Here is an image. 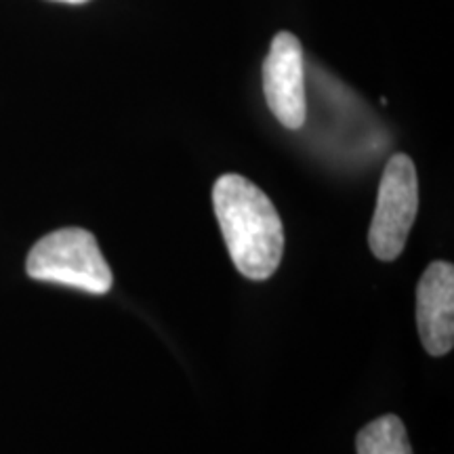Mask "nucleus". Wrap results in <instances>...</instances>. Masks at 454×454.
Returning <instances> with one entry per match:
<instances>
[{
	"mask_svg": "<svg viewBox=\"0 0 454 454\" xmlns=\"http://www.w3.org/2000/svg\"><path fill=\"white\" fill-rule=\"evenodd\" d=\"M213 204L236 270L248 280H268L284 253L282 221L253 181L227 173L215 181Z\"/></svg>",
	"mask_w": 454,
	"mask_h": 454,
	"instance_id": "obj_1",
	"label": "nucleus"
},
{
	"mask_svg": "<svg viewBox=\"0 0 454 454\" xmlns=\"http://www.w3.org/2000/svg\"><path fill=\"white\" fill-rule=\"evenodd\" d=\"M417 326L429 356H446L454 345V268L434 261L417 286Z\"/></svg>",
	"mask_w": 454,
	"mask_h": 454,
	"instance_id": "obj_5",
	"label": "nucleus"
},
{
	"mask_svg": "<svg viewBox=\"0 0 454 454\" xmlns=\"http://www.w3.org/2000/svg\"><path fill=\"white\" fill-rule=\"evenodd\" d=\"M57 3H67V4H82V3H87V0H57Z\"/></svg>",
	"mask_w": 454,
	"mask_h": 454,
	"instance_id": "obj_7",
	"label": "nucleus"
},
{
	"mask_svg": "<svg viewBox=\"0 0 454 454\" xmlns=\"http://www.w3.org/2000/svg\"><path fill=\"white\" fill-rule=\"evenodd\" d=\"M263 93L278 122L297 130L308 118L305 61L299 38L278 32L263 64Z\"/></svg>",
	"mask_w": 454,
	"mask_h": 454,
	"instance_id": "obj_4",
	"label": "nucleus"
},
{
	"mask_svg": "<svg viewBox=\"0 0 454 454\" xmlns=\"http://www.w3.org/2000/svg\"><path fill=\"white\" fill-rule=\"evenodd\" d=\"M419 211V181L414 162L406 154L389 158L379 184L377 208L368 244L377 259L395 261L404 251Z\"/></svg>",
	"mask_w": 454,
	"mask_h": 454,
	"instance_id": "obj_3",
	"label": "nucleus"
},
{
	"mask_svg": "<svg viewBox=\"0 0 454 454\" xmlns=\"http://www.w3.org/2000/svg\"><path fill=\"white\" fill-rule=\"evenodd\" d=\"M26 271L34 280L64 284L90 294H106L114 284L98 240L82 227H64L41 238L27 254Z\"/></svg>",
	"mask_w": 454,
	"mask_h": 454,
	"instance_id": "obj_2",
	"label": "nucleus"
},
{
	"mask_svg": "<svg viewBox=\"0 0 454 454\" xmlns=\"http://www.w3.org/2000/svg\"><path fill=\"white\" fill-rule=\"evenodd\" d=\"M356 450L357 454H412V446L402 419L385 414L360 429Z\"/></svg>",
	"mask_w": 454,
	"mask_h": 454,
	"instance_id": "obj_6",
	"label": "nucleus"
}]
</instances>
